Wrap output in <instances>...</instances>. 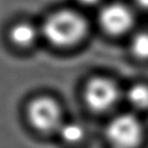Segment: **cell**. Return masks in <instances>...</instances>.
I'll use <instances>...</instances> for the list:
<instances>
[{
  "mask_svg": "<svg viewBox=\"0 0 148 148\" xmlns=\"http://www.w3.org/2000/svg\"><path fill=\"white\" fill-rule=\"evenodd\" d=\"M88 33V23L72 10H57L42 24L40 34L56 48H71L83 41Z\"/></svg>",
  "mask_w": 148,
  "mask_h": 148,
  "instance_id": "6da1fadb",
  "label": "cell"
},
{
  "mask_svg": "<svg viewBox=\"0 0 148 148\" xmlns=\"http://www.w3.org/2000/svg\"><path fill=\"white\" fill-rule=\"evenodd\" d=\"M143 126L136 112L114 116L106 128L108 142L114 148H137L143 139Z\"/></svg>",
  "mask_w": 148,
  "mask_h": 148,
  "instance_id": "7a4b0ae2",
  "label": "cell"
},
{
  "mask_svg": "<svg viewBox=\"0 0 148 148\" xmlns=\"http://www.w3.org/2000/svg\"><path fill=\"white\" fill-rule=\"evenodd\" d=\"M84 98L92 111L105 112L118 104L123 99V92L114 81L106 77H96L85 85Z\"/></svg>",
  "mask_w": 148,
  "mask_h": 148,
  "instance_id": "3957f363",
  "label": "cell"
},
{
  "mask_svg": "<svg viewBox=\"0 0 148 148\" xmlns=\"http://www.w3.org/2000/svg\"><path fill=\"white\" fill-rule=\"evenodd\" d=\"M27 116L31 125L41 132H56L64 122L62 108L51 97H38L27 108Z\"/></svg>",
  "mask_w": 148,
  "mask_h": 148,
  "instance_id": "277c9868",
  "label": "cell"
},
{
  "mask_svg": "<svg viewBox=\"0 0 148 148\" xmlns=\"http://www.w3.org/2000/svg\"><path fill=\"white\" fill-rule=\"evenodd\" d=\"M132 10L122 3H111L104 6L99 14V22L104 32L111 36H121L134 25Z\"/></svg>",
  "mask_w": 148,
  "mask_h": 148,
  "instance_id": "5b68a950",
  "label": "cell"
},
{
  "mask_svg": "<svg viewBox=\"0 0 148 148\" xmlns=\"http://www.w3.org/2000/svg\"><path fill=\"white\" fill-rule=\"evenodd\" d=\"M38 30L29 23H18L10 30V40L19 48H29L38 38Z\"/></svg>",
  "mask_w": 148,
  "mask_h": 148,
  "instance_id": "8992f818",
  "label": "cell"
},
{
  "mask_svg": "<svg viewBox=\"0 0 148 148\" xmlns=\"http://www.w3.org/2000/svg\"><path fill=\"white\" fill-rule=\"evenodd\" d=\"M123 99L134 112H143L148 110V85L136 84L127 88L123 93Z\"/></svg>",
  "mask_w": 148,
  "mask_h": 148,
  "instance_id": "52a82bcc",
  "label": "cell"
},
{
  "mask_svg": "<svg viewBox=\"0 0 148 148\" xmlns=\"http://www.w3.org/2000/svg\"><path fill=\"white\" fill-rule=\"evenodd\" d=\"M56 133L66 143L73 145L82 141L84 136V130L76 122H63L58 127Z\"/></svg>",
  "mask_w": 148,
  "mask_h": 148,
  "instance_id": "ba28073f",
  "label": "cell"
},
{
  "mask_svg": "<svg viewBox=\"0 0 148 148\" xmlns=\"http://www.w3.org/2000/svg\"><path fill=\"white\" fill-rule=\"evenodd\" d=\"M132 54L141 60H148V32L140 31L132 37L130 40Z\"/></svg>",
  "mask_w": 148,
  "mask_h": 148,
  "instance_id": "9c48e42d",
  "label": "cell"
},
{
  "mask_svg": "<svg viewBox=\"0 0 148 148\" xmlns=\"http://www.w3.org/2000/svg\"><path fill=\"white\" fill-rule=\"evenodd\" d=\"M134 2L137 4V6L142 8L143 10H148V0H134Z\"/></svg>",
  "mask_w": 148,
  "mask_h": 148,
  "instance_id": "30bf717a",
  "label": "cell"
},
{
  "mask_svg": "<svg viewBox=\"0 0 148 148\" xmlns=\"http://www.w3.org/2000/svg\"><path fill=\"white\" fill-rule=\"evenodd\" d=\"M77 1L80 4H83V5H85V6H92V5H95L97 3H99L100 0H77Z\"/></svg>",
  "mask_w": 148,
  "mask_h": 148,
  "instance_id": "8fae6325",
  "label": "cell"
}]
</instances>
